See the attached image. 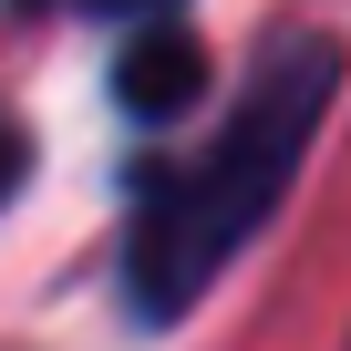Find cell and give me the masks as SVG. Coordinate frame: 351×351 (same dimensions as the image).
<instances>
[{"label": "cell", "mask_w": 351, "mask_h": 351, "mask_svg": "<svg viewBox=\"0 0 351 351\" xmlns=\"http://www.w3.org/2000/svg\"><path fill=\"white\" fill-rule=\"evenodd\" d=\"M330 93H341V42L330 32H289L248 73V93L217 124V145L145 186V207L124 228V300H134V320H176V310L269 228V207L289 197V176H300Z\"/></svg>", "instance_id": "1"}, {"label": "cell", "mask_w": 351, "mask_h": 351, "mask_svg": "<svg viewBox=\"0 0 351 351\" xmlns=\"http://www.w3.org/2000/svg\"><path fill=\"white\" fill-rule=\"evenodd\" d=\"M104 11H145V0H104Z\"/></svg>", "instance_id": "4"}, {"label": "cell", "mask_w": 351, "mask_h": 351, "mask_svg": "<svg viewBox=\"0 0 351 351\" xmlns=\"http://www.w3.org/2000/svg\"><path fill=\"white\" fill-rule=\"evenodd\" d=\"M197 83H207V52H197L186 32H145V42L114 62V93H124L134 114H176Z\"/></svg>", "instance_id": "2"}, {"label": "cell", "mask_w": 351, "mask_h": 351, "mask_svg": "<svg viewBox=\"0 0 351 351\" xmlns=\"http://www.w3.org/2000/svg\"><path fill=\"white\" fill-rule=\"evenodd\" d=\"M21 165H32V145H21V124H11V114H0V197L21 186Z\"/></svg>", "instance_id": "3"}, {"label": "cell", "mask_w": 351, "mask_h": 351, "mask_svg": "<svg viewBox=\"0 0 351 351\" xmlns=\"http://www.w3.org/2000/svg\"><path fill=\"white\" fill-rule=\"evenodd\" d=\"M21 11H32V0H21Z\"/></svg>", "instance_id": "5"}]
</instances>
